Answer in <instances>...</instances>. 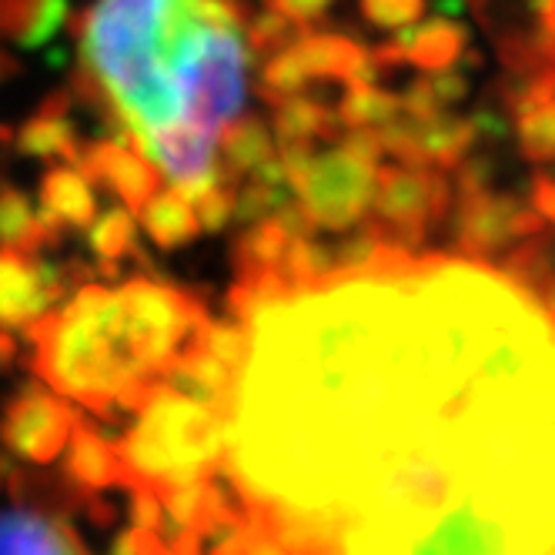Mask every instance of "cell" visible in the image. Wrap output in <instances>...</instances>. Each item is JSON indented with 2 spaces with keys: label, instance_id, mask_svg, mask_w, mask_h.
<instances>
[{
  "label": "cell",
  "instance_id": "6da1fadb",
  "mask_svg": "<svg viewBox=\"0 0 555 555\" xmlns=\"http://www.w3.org/2000/svg\"><path fill=\"white\" fill-rule=\"evenodd\" d=\"M224 482L288 555H555V314L412 255L264 295Z\"/></svg>",
  "mask_w": 555,
  "mask_h": 555
},
{
  "label": "cell",
  "instance_id": "7a4b0ae2",
  "mask_svg": "<svg viewBox=\"0 0 555 555\" xmlns=\"http://www.w3.org/2000/svg\"><path fill=\"white\" fill-rule=\"evenodd\" d=\"M242 0H91L74 91L188 197L221 178L218 141L248 101Z\"/></svg>",
  "mask_w": 555,
  "mask_h": 555
},
{
  "label": "cell",
  "instance_id": "3957f363",
  "mask_svg": "<svg viewBox=\"0 0 555 555\" xmlns=\"http://www.w3.org/2000/svg\"><path fill=\"white\" fill-rule=\"evenodd\" d=\"M30 372L70 405L98 418L138 412L154 388L128 341L117 292L98 282L77 285L44 319L24 328Z\"/></svg>",
  "mask_w": 555,
  "mask_h": 555
},
{
  "label": "cell",
  "instance_id": "277c9868",
  "mask_svg": "<svg viewBox=\"0 0 555 555\" xmlns=\"http://www.w3.org/2000/svg\"><path fill=\"white\" fill-rule=\"evenodd\" d=\"M134 415L138 422L114 442L121 459V489L144 486L165 492L221 472L224 412L218 405L162 385Z\"/></svg>",
  "mask_w": 555,
  "mask_h": 555
},
{
  "label": "cell",
  "instance_id": "5b68a950",
  "mask_svg": "<svg viewBox=\"0 0 555 555\" xmlns=\"http://www.w3.org/2000/svg\"><path fill=\"white\" fill-rule=\"evenodd\" d=\"M382 165L385 151L375 131H341L335 141L314 147L292 178L295 205L308 228L314 234L359 228L372 211Z\"/></svg>",
  "mask_w": 555,
  "mask_h": 555
},
{
  "label": "cell",
  "instance_id": "8992f818",
  "mask_svg": "<svg viewBox=\"0 0 555 555\" xmlns=\"http://www.w3.org/2000/svg\"><path fill=\"white\" fill-rule=\"evenodd\" d=\"M452 208V184L442 171L422 165H382L369 221L395 248L418 255L431 228H439Z\"/></svg>",
  "mask_w": 555,
  "mask_h": 555
},
{
  "label": "cell",
  "instance_id": "52a82bcc",
  "mask_svg": "<svg viewBox=\"0 0 555 555\" xmlns=\"http://www.w3.org/2000/svg\"><path fill=\"white\" fill-rule=\"evenodd\" d=\"M77 412L48 385H24L0 412V446L27 465H54L70 439Z\"/></svg>",
  "mask_w": 555,
  "mask_h": 555
},
{
  "label": "cell",
  "instance_id": "ba28073f",
  "mask_svg": "<svg viewBox=\"0 0 555 555\" xmlns=\"http://www.w3.org/2000/svg\"><path fill=\"white\" fill-rule=\"evenodd\" d=\"M94 268L48 261L44 255H21L0 248V328L24 332L37 319L57 308L67 288L81 278H94ZM85 285V282H81Z\"/></svg>",
  "mask_w": 555,
  "mask_h": 555
},
{
  "label": "cell",
  "instance_id": "9c48e42d",
  "mask_svg": "<svg viewBox=\"0 0 555 555\" xmlns=\"http://www.w3.org/2000/svg\"><path fill=\"white\" fill-rule=\"evenodd\" d=\"M529 202L499 191H459L452 245L468 261H486L522 242V211Z\"/></svg>",
  "mask_w": 555,
  "mask_h": 555
},
{
  "label": "cell",
  "instance_id": "30bf717a",
  "mask_svg": "<svg viewBox=\"0 0 555 555\" xmlns=\"http://www.w3.org/2000/svg\"><path fill=\"white\" fill-rule=\"evenodd\" d=\"M77 168L88 175V181L107 194H114L131 215L147 202V197L165 188V178L147 157L121 141V138H107V141H88L77 157Z\"/></svg>",
  "mask_w": 555,
  "mask_h": 555
},
{
  "label": "cell",
  "instance_id": "8fae6325",
  "mask_svg": "<svg viewBox=\"0 0 555 555\" xmlns=\"http://www.w3.org/2000/svg\"><path fill=\"white\" fill-rule=\"evenodd\" d=\"M0 555H91L85 539L70 526L67 512L14 499V508H0Z\"/></svg>",
  "mask_w": 555,
  "mask_h": 555
},
{
  "label": "cell",
  "instance_id": "7c38bea8",
  "mask_svg": "<svg viewBox=\"0 0 555 555\" xmlns=\"http://www.w3.org/2000/svg\"><path fill=\"white\" fill-rule=\"evenodd\" d=\"M468 51V34L465 27L452 21H428L422 27L402 30L395 41H385L372 51L375 64L382 70L391 67H418L422 74H442L452 70Z\"/></svg>",
  "mask_w": 555,
  "mask_h": 555
},
{
  "label": "cell",
  "instance_id": "4fadbf2b",
  "mask_svg": "<svg viewBox=\"0 0 555 555\" xmlns=\"http://www.w3.org/2000/svg\"><path fill=\"white\" fill-rule=\"evenodd\" d=\"M57 462H61L64 482L85 495H101V492L125 486L121 459H117L114 439H107L88 415H77V422L70 428V439Z\"/></svg>",
  "mask_w": 555,
  "mask_h": 555
},
{
  "label": "cell",
  "instance_id": "5bb4252c",
  "mask_svg": "<svg viewBox=\"0 0 555 555\" xmlns=\"http://www.w3.org/2000/svg\"><path fill=\"white\" fill-rule=\"evenodd\" d=\"M14 147L34 162H51V165H77L81 157V131L74 125L70 114V94H51L34 107V114L11 134Z\"/></svg>",
  "mask_w": 555,
  "mask_h": 555
},
{
  "label": "cell",
  "instance_id": "9a60e30c",
  "mask_svg": "<svg viewBox=\"0 0 555 555\" xmlns=\"http://www.w3.org/2000/svg\"><path fill=\"white\" fill-rule=\"evenodd\" d=\"M37 208L54 218L67 234L88 231L98 215V188L77 165H51L37 184Z\"/></svg>",
  "mask_w": 555,
  "mask_h": 555
},
{
  "label": "cell",
  "instance_id": "2e32d148",
  "mask_svg": "<svg viewBox=\"0 0 555 555\" xmlns=\"http://www.w3.org/2000/svg\"><path fill=\"white\" fill-rule=\"evenodd\" d=\"M475 141L472 121L455 114H435L428 121H412V162L435 171H459Z\"/></svg>",
  "mask_w": 555,
  "mask_h": 555
},
{
  "label": "cell",
  "instance_id": "e0dca14e",
  "mask_svg": "<svg viewBox=\"0 0 555 555\" xmlns=\"http://www.w3.org/2000/svg\"><path fill=\"white\" fill-rule=\"evenodd\" d=\"M134 218H138V228L162 251H181L194 242L197 234H202V224H197V218H194L188 194L175 184L157 188L134 211Z\"/></svg>",
  "mask_w": 555,
  "mask_h": 555
},
{
  "label": "cell",
  "instance_id": "ac0fdd59",
  "mask_svg": "<svg viewBox=\"0 0 555 555\" xmlns=\"http://www.w3.org/2000/svg\"><path fill=\"white\" fill-rule=\"evenodd\" d=\"M278 154V138L271 125L258 114L237 117L218 141V171L228 181H242Z\"/></svg>",
  "mask_w": 555,
  "mask_h": 555
},
{
  "label": "cell",
  "instance_id": "d6986e66",
  "mask_svg": "<svg viewBox=\"0 0 555 555\" xmlns=\"http://www.w3.org/2000/svg\"><path fill=\"white\" fill-rule=\"evenodd\" d=\"M271 131L278 144H328L341 134L335 107L314 94H295L271 104Z\"/></svg>",
  "mask_w": 555,
  "mask_h": 555
},
{
  "label": "cell",
  "instance_id": "ffe728a7",
  "mask_svg": "<svg viewBox=\"0 0 555 555\" xmlns=\"http://www.w3.org/2000/svg\"><path fill=\"white\" fill-rule=\"evenodd\" d=\"M88 248L98 258V274H117L121 261L141 258V228L138 218L121 205V208H107L98 211L94 221L88 224Z\"/></svg>",
  "mask_w": 555,
  "mask_h": 555
},
{
  "label": "cell",
  "instance_id": "44dd1931",
  "mask_svg": "<svg viewBox=\"0 0 555 555\" xmlns=\"http://www.w3.org/2000/svg\"><path fill=\"white\" fill-rule=\"evenodd\" d=\"M0 248L21 255H44L57 248L44 224L37 221L34 197L8 181H0Z\"/></svg>",
  "mask_w": 555,
  "mask_h": 555
},
{
  "label": "cell",
  "instance_id": "7402d4cb",
  "mask_svg": "<svg viewBox=\"0 0 555 555\" xmlns=\"http://www.w3.org/2000/svg\"><path fill=\"white\" fill-rule=\"evenodd\" d=\"M64 24V0H0V37L21 48L51 41Z\"/></svg>",
  "mask_w": 555,
  "mask_h": 555
},
{
  "label": "cell",
  "instance_id": "603a6c76",
  "mask_svg": "<svg viewBox=\"0 0 555 555\" xmlns=\"http://www.w3.org/2000/svg\"><path fill=\"white\" fill-rule=\"evenodd\" d=\"M402 114V98L378 85H351L335 104V121L341 131H378Z\"/></svg>",
  "mask_w": 555,
  "mask_h": 555
},
{
  "label": "cell",
  "instance_id": "cb8c5ba5",
  "mask_svg": "<svg viewBox=\"0 0 555 555\" xmlns=\"http://www.w3.org/2000/svg\"><path fill=\"white\" fill-rule=\"evenodd\" d=\"M512 125H515V141H519V151L526 162H532V165L555 162V101L512 117Z\"/></svg>",
  "mask_w": 555,
  "mask_h": 555
},
{
  "label": "cell",
  "instance_id": "d4e9b609",
  "mask_svg": "<svg viewBox=\"0 0 555 555\" xmlns=\"http://www.w3.org/2000/svg\"><path fill=\"white\" fill-rule=\"evenodd\" d=\"M258 91H261V98L268 104H278V101H285V98L311 91V81H308V74L301 70L292 44L285 51H274V54L264 57L261 77H258Z\"/></svg>",
  "mask_w": 555,
  "mask_h": 555
},
{
  "label": "cell",
  "instance_id": "484cf974",
  "mask_svg": "<svg viewBox=\"0 0 555 555\" xmlns=\"http://www.w3.org/2000/svg\"><path fill=\"white\" fill-rule=\"evenodd\" d=\"M202 345L215 354V359L234 372H242V365L248 362V351H251V335H248V325L237 322V319H221V322H208L205 328V338Z\"/></svg>",
  "mask_w": 555,
  "mask_h": 555
},
{
  "label": "cell",
  "instance_id": "4316f807",
  "mask_svg": "<svg viewBox=\"0 0 555 555\" xmlns=\"http://www.w3.org/2000/svg\"><path fill=\"white\" fill-rule=\"evenodd\" d=\"M234 197H237V184L228 178H218L208 188L194 191L188 202L194 208V218H197V224H202V231L218 234L234 221Z\"/></svg>",
  "mask_w": 555,
  "mask_h": 555
},
{
  "label": "cell",
  "instance_id": "83f0119b",
  "mask_svg": "<svg viewBox=\"0 0 555 555\" xmlns=\"http://www.w3.org/2000/svg\"><path fill=\"white\" fill-rule=\"evenodd\" d=\"M362 14L378 30H399L425 14V0H362Z\"/></svg>",
  "mask_w": 555,
  "mask_h": 555
},
{
  "label": "cell",
  "instance_id": "f1b7e54d",
  "mask_svg": "<svg viewBox=\"0 0 555 555\" xmlns=\"http://www.w3.org/2000/svg\"><path fill=\"white\" fill-rule=\"evenodd\" d=\"M425 77V88L442 114H449L452 107H459L468 98V81L455 70H442V74H422Z\"/></svg>",
  "mask_w": 555,
  "mask_h": 555
},
{
  "label": "cell",
  "instance_id": "f546056e",
  "mask_svg": "<svg viewBox=\"0 0 555 555\" xmlns=\"http://www.w3.org/2000/svg\"><path fill=\"white\" fill-rule=\"evenodd\" d=\"M131 492V519H134V529L138 532H157L165 522V508H162V495L154 489H144V486H134L128 489Z\"/></svg>",
  "mask_w": 555,
  "mask_h": 555
},
{
  "label": "cell",
  "instance_id": "4dcf8cb0",
  "mask_svg": "<svg viewBox=\"0 0 555 555\" xmlns=\"http://www.w3.org/2000/svg\"><path fill=\"white\" fill-rule=\"evenodd\" d=\"M268 8L278 11L282 17H288L295 27L308 30V27H314L328 14L332 0H268Z\"/></svg>",
  "mask_w": 555,
  "mask_h": 555
},
{
  "label": "cell",
  "instance_id": "1f68e13d",
  "mask_svg": "<svg viewBox=\"0 0 555 555\" xmlns=\"http://www.w3.org/2000/svg\"><path fill=\"white\" fill-rule=\"evenodd\" d=\"M529 205H532V211L548 228H555V175L552 171H535L532 175V181H529Z\"/></svg>",
  "mask_w": 555,
  "mask_h": 555
},
{
  "label": "cell",
  "instance_id": "d6a6232c",
  "mask_svg": "<svg viewBox=\"0 0 555 555\" xmlns=\"http://www.w3.org/2000/svg\"><path fill=\"white\" fill-rule=\"evenodd\" d=\"M21 362V338L11 328H0V372H11Z\"/></svg>",
  "mask_w": 555,
  "mask_h": 555
},
{
  "label": "cell",
  "instance_id": "836d02e7",
  "mask_svg": "<svg viewBox=\"0 0 555 555\" xmlns=\"http://www.w3.org/2000/svg\"><path fill=\"white\" fill-rule=\"evenodd\" d=\"M542 34L555 37V0H545L542 4Z\"/></svg>",
  "mask_w": 555,
  "mask_h": 555
},
{
  "label": "cell",
  "instance_id": "e575fe53",
  "mask_svg": "<svg viewBox=\"0 0 555 555\" xmlns=\"http://www.w3.org/2000/svg\"><path fill=\"white\" fill-rule=\"evenodd\" d=\"M11 459L8 455H0V489H8V479H11Z\"/></svg>",
  "mask_w": 555,
  "mask_h": 555
}]
</instances>
